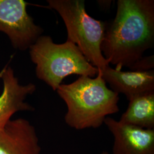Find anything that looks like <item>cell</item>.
I'll return each instance as SVG.
<instances>
[{
    "instance_id": "6da1fadb",
    "label": "cell",
    "mask_w": 154,
    "mask_h": 154,
    "mask_svg": "<svg viewBox=\"0 0 154 154\" xmlns=\"http://www.w3.org/2000/svg\"><path fill=\"white\" fill-rule=\"evenodd\" d=\"M154 45V0H118L116 17L107 23L102 54L116 70H132Z\"/></svg>"
},
{
    "instance_id": "7a4b0ae2",
    "label": "cell",
    "mask_w": 154,
    "mask_h": 154,
    "mask_svg": "<svg viewBox=\"0 0 154 154\" xmlns=\"http://www.w3.org/2000/svg\"><path fill=\"white\" fill-rule=\"evenodd\" d=\"M57 91L67 107L65 123L77 130L97 128L106 117L119 111V94L107 88L100 72L95 78L80 76L61 84Z\"/></svg>"
},
{
    "instance_id": "3957f363",
    "label": "cell",
    "mask_w": 154,
    "mask_h": 154,
    "mask_svg": "<svg viewBox=\"0 0 154 154\" xmlns=\"http://www.w3.org/2000/svg\"><path fill=\"white\" fill-rule=\"evenodd\" d=\"M30 58L36 65L37 78L57 91L65 78L72 74L97 76L99 70L69 41L55 44L48 35H41L29 48Z\"/></svg>"
},
{
    "instance_id": "277c9868",
    "label": "cell",
    "mask_w": 154,
    "mask_h": 154,
    "mask_svg": "<svg viewBox=\"0 0 154 154\" xmlns=\"http://www.w3.org/2000/svg\"><path fill=\"white\" fill-rule=\"evenodd\" d=\"M65 23L67 41L76 45L88 61L99 71L109 66L101 51L107 23L88 15L83 0H48Z\"/></svg>"
},
{
    "instance_id": "5b68a950",
    "label": "cell",
    "mask_w": 154,
    "mask_h": 154,
    "mask_svg": "<svg viewBox=\"0 0 154 154\" xmlns=\"http://www.w3.org/2000/svg\"><path fill=\"white\" fill-rule=\"evenodd\" d=\"M23 0H0V32L8 36L17 49H29L44 32L27 12Z\"/></svg>"
},
{
    "instance_id": "8992f818",
    "label": "cell",
    "mask_w": 154,
    "mask_h": 154,
    "mask_svg": "<svg viewBox=\"0 0 154 154\" xmlns=\"http://www.w3.org/2000/svg\"><path fill=\"white\" fill-rule=\"evenodd\" d=\"M104 123L114 137L113 154H154V130L126 124L109 116Z\"/></svg>"
},
{
    "instance_id": "52a82bcc",
    "label": "cell",
    "mask_w": 154,
    "mask_h": 154,
    "mask_svg": "<svg viewBox=\"0 0 154 154\" xmlns=\"http://www.w3.org/2000/svg\"><path fill=\"white\" fill-rule=\"evenodd\" d=\"M1 75L4 88L0 96V130L4 128L17 112L34 110L33 106L25 100L27 96L36 90L33 83L21 85L10 66L3 71Z\"/></svg>"
},
{
    "instance_id": "ba28073f",
    "label": "cell",
    "mask_w": 154,
    "mask_h": 154,
    "mask_svg": "<svg viewBox=\"0 0 154 154\" xmlns=\"http://www.w3.org/2000/svg\"><path fill=\"white\" fill-rule=\"evenodd\" d=\"M35 128L22 118L11 120L0 130V154H40Z\"/></svg>"
},
{
    "instance_id": "9c48e42d",
    "label": "cell",
    "mask_w": 154,
    "mask_h": 154,
    "mask_svg": "<svg viewBox=\"0 0 154 154\" xmlns=\"http://www.w3.org/2000/svg\"><path fill=\"white\" fill-rule=\"evenodd\" d=\"M111 90L117 94H123L130 100L139 95L154 92V72H123L107 66L99 71Z\"/></svg>"
},
{
    "instance_id": "30bf717a",
    "label": "cell",
    "mask_w": 154,
    "mask_h": 154,
    "mask_svg": "<svg viewBox=\"0 0 154 154\" xmlns=\"http://www.w3.org/2000/svg\"><path fill=\"white\" fill-rule=\"evenodd\" d=\"M119 121L145 129L154 130V92L139 95L128 100Z\"/></svg>"
},
{
    "instance_id": "8fae6325",
    "label": "cell",
    "mask_w": 154,
    "mask_h": 154,
    "mask_svg": "<svg viewBox=\"0 0 154 154\" xmlns=\"http://www.w3.org/2000/svg\"><path fill=\"white\" fill-rule=\"evenodd\" d=\"M154 67V55L144 57L132 68V71H149Z\"/></svg>"
},
{
    "instance_id": "7c38bea8",
    "label": "cell",
    "mask_w": 154,
    "mask_h": 154,
    "mask_svg": "<svg viewBox=\"0 0 154 154\" xmlns=\"http://www.w3.org/2000/svg\"><path fill=\"white\" fill-rule=\"evenodd\" d=\"M98 4L103 9H107L110 8L111 4V1H98Z\"/></svg>"
},
{
    "instance_id": "4fadbf2b",
    "label": "cell",
    "mask_w": 154,
    "mask_h": 154,
    "mask_svg": "<svg viewBox=\"0 0 154 154\" xmlns=\"http://www.w3.org/2000/svg\"><path fill=\"white\" fill-rule=\"evenodd\" d=\"M101 154H109V153L107 151H103Z\"/></svg>"
}]
</instances>
